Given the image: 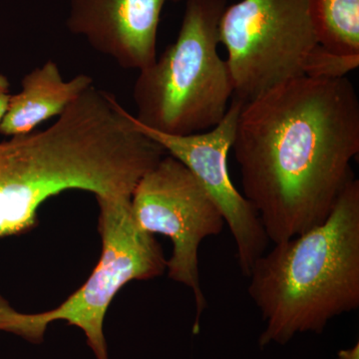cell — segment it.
<instances>
[{
	"mask_svg": "<svg viewBox=\"0 0 359 359\" xmlns=\"http://www.w3.org/2000/svg\"><path fill=\"white\" fill-rule=\"evenodd\" d=\"M93 85L92 77L86 74L65 80L57 63L46 61L27 73L20 91L11 96L0 134L13 137L32 133L42 123L62 115Z\"/></svg>",
	"mask_w": 359,
	"mask_h": 359,
	"instance_id": "10",
	"label": "cell"
},
{
	"mask_svg": "<svg viewBox=\"0 0 359 359\" xmlns=\"http://www.w3.org/2000/svg\"><path fill=\"white\" fill-rule=\"evenodd\" d=\"M359 65V55H342L318 45L309 56L304 76L313 78L346 77Z\"/></svg>",
	"mask_w": 359,
	"mask_h": 359,
	"instance_id": "12",
	"label": "cell"
},
{
	"mask_svg": "<svg viewBox=\"0 0 359 359\" xmlns=\"http://www.w3.org/2000/svg\"><path fill=\"white\" fill-rule=\"evenodd\" d=\"M172 1L179 2V1H183V0H172Z\"/></svg>",
	"mask_w": 359,
	"mask_h": 359,
	"instance_id": "15",
	"label": "cell"
},
{
	"mask_svg": "<svg viewBox=\"0 0 359 359\" xmlns=\"http://www.w3.org/2000/svg\"><path fill=\"white\" fill-rule=\"evenodd\" d=\"M248 292L264 330L259 346L323 334L359 308V181L344 189L323 223L273 244L250 269Z\"/></svg>",
	"mask_w": 359,
	"mask_h": 359,
	"instance_id": "3",
	"label": "cell"
},
{
	"mask_svg": "<svg viewBox=\"0 0 359 359\" xmlns=\"http://www.w3.org/2000/svg\"><path fill=\"white\" fill-rule=\"evenodd\" d=\"M165 155L115 95L93 85L48 128L0 142V238L32 231L40 205L65 191L131 198Z\"/></svg>",
	"mask_w": 359,
	"mask_h": 359,
	"instance_id": "2",
	"label": "cell"
},
{
	"mask_svg": "<svg viewBox=\"0 0 359 359\" xmlns=\"http://www.w3.org/2000/svg\"><path fill=\"white\" fill-rule=\"evenodd\" d=\"M219 39L228 55L233 99L243 103L304 76L320 45L309 0H241L226 6Z\"/></svg>",
	"mask_w": 359,
	"mask_h": 359,
	"instance_id": "6",
	"label": "cell"
},
{
	"mask_svg": "<svg viewBox=\"0 0 359 359\" xmlns=\"http://www.w3.org/2000/svg\"><path fill=\"white\" fill-rule=\"evenodd\" d=\"M167 0H70L68 30L125 69L157 58L161 13Z\"/></svg>",
	"mask_w": 359,
	"mask_h": 359,
	"instance_id": "9",
	"label": "cell"
},
{
	"mask_svg": "<svg viewBox=\"0 0 359 359\" xmlns=\"http://www.w3.org/2000/svg\"><path fill=\"white\" fill-rule=\"evenodd\" d=\"M102 254L84 285L57 308L40 313L15 311L0 294V332L41 344L50 323L65 320L80 328L96 359H109L104 320L111 302L132 280L162 276L167 259L154 235L139 228L130 198L97 197Z\"/></svg>",
	"mask_w": 359,
	"mask_h": 359,
	"instance_id": "5",
	"label": "cell"
},
{
	"mask_svg": "<svg viewBox=\"0 0 359 359\" xmlns=\"http://www.w3.org/2000/svg\"><path fill=\"white\" fill-rule=\"evenodd\" d=\"M226 7V0H186L176 41L135 82L134 116L140 124L183 136L222 121L233 96L230 70L218 52Z\"/></svg>",
	"mask_w": 359,
	"mask_h": 359,
	"instance_id": "4",
	"label": "cell"
},
{
	"mask_svg": "<svg viewBox=\"0 0 359 359\" xmlns=\"http://www.w3.org/2000/svg\"><path fill=\"white\" fill-rule=\"evenodd\" d=\"M243 195L276 244L323 223L355 177L359 101L346 77L302 76L243 104L231 147Z\"/></svg>",
	"mask_w": 359,
	"mask_h": 359,
	"instance_id": "1",
	"label": "cell"
},
{
	"mask_svg": "<svg viewBox=\"0 0 359 359\" xmlns=\"http://www.w3.org/2000/svg\"><path fill=\"white\" fill-rule=\"evenodd\" d=\"M242 101L231 99L222 121L208 131L191 135H169L148 128L137 121L136 128L176 158L197 178L223 215L235 243L238 266L248 278L259 257L266 252L269 238L259 215L238 192L229 173L228 155L233 147Z\"/></svg>",
	"mask_w": 359,
	"mask_h": 359,
	"instance_id": "8",
	"label": "cell"
},
{
	"mask_svg": "<svg viewBox=\"0 0 359 359\" xmlns=\"http://www.w3.org/2000/svg\"><path fill=\"white\" fill-rule=\"evenodd\" d=\"M131 211L141 230L171 240L173 252L167 261L168 276L192 290L196 304L193 334H199L201 316L208 306L200 283V245L223 231V215L190 170L168 154L137 184Z\"/></svg>",
	"mask_w": 359,
	"mask_h": 359,
	"instance_id": "7",
	"label": "cell"
},
{
	"mask_svg": "<svg viewBox=\"0 0 359 359\" xmlns=\"http://www.w3.org/2000/svg\"><path fill=\"white\" fill-rule=\"evenodd\" d=\"M11 83L8 78L0 74V124L6 115L7 107H8L9 99H11Z\"/></svg>",
	"mask_w": 359,
	"mask_h": 359,
	"instance_id": "13",
	"label": "cell"
},
{
	"mask_svg": "<svg viewBox=\"0 0 359 359\" xmlns=\"http://www.w3.org/2000/svg\"><path fill=\"white\" fill-rule=\"evenodd\" d=\"M318 44L342 55H359V0H309Z\"/></svg>",
	"mask_w": 359,
	"mask_h": 359,
	"instance_id": "11",
	"label": "cell"
},
{
	"mask_svg": "<svg viewBox=\"0 0 359 359\" xmlns=\"http://www.w3.org/2000/svg\"><path fill=\"white\" fill-rule=\"evenodd\" d=\"M337 355V359H359V344H356L351 348L340 351Z\"/></svg>",
	"mask_w": 359,
	"mask_h": 359,
	"instance_id": "14",
	"label": "cell"
}]
</instances>
